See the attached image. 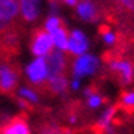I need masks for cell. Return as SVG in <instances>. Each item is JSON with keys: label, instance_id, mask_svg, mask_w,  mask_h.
I'll list each match as a JSON object with an SVG mask.
<instances>
[{"label": "cell", "instance_id": "23", "mask_svg": "<svg viewBox=\"0 0 134 134\" xmlns=\"http://www.w3.org/2000/svg\"><path fill=\"white\" fill-rule=\"evenodd\" d=\"M93 91H95V89H93V87H91V86H89V87H85V89H83V95H85V98L89 97Z\"/></svg>", "mask_w": 134, "mask_h": 134}, {"label": "cell", "instance_id": "16", "mask_svg": "<svg viewBox=\"0 0 134 134\" xmlns=\"http://www.w3.org/2000/svg\"><path fill=\"white\" fill-rule=\"evenodd\" d=\"M104 103H105V98L97 91H93L89 97H86V105H87L91 110L101 109V107L104 105Z\"/></svg>", "mask_w": 134, "mask_h": 134}, {"label": "cell", "instance_id": "12", "mask_svg": "<svg viewBox=\"0 0 134 134\" xmlns=\"http://www.w3.org/2000/svg\"><path fill=\"white\" fill-rule=\"evenodd\" d=\"M0 134H32V130L24 119L17 118L9 121L6 125H3L0 130Z\"/></svg>", "mask_w": 134, "mask_h": 134}, {"label": "cell", "instance_id": "22", "mask_svg": "<svg viewBox=\"0 0 134 134\" xmlns=\"http://www.w3.org/2000/svg\"><path fill=\"white\" fill-rule=\"evenodd\" d=\"M119 3H121L125 9H128V11L134 12V0H119Z\"/></svg>", "mask_w": 134, "mask_h": 134}, {"label": "cell", "instance_id": "24", "mask_svg": "<svg viewBox=\"0 0 134 134\" xmlns=\"http://www.w3.org/2000/svg\"><path fill=\"white\" fill-rule=\"evenodd\" d=\"M62 2L68 6H77V3H79V0H62Z\"/></svg>", "mask_w": 134, "mask_h": 134}, {"label": "cell", "instance_id": "10", "mask_svg": "<svg viewBox=\"0 0 134 134\" xmlns=\"http://www.w3.org/2000/svg\"><path fill=\"white\" fill-rule=\"evenodd\" d=\"M118 116V107L116 105H109L103 110V113L99 115L97 121V128L101 130L104 133L113 134L115 128H113V122H115V118Z\"/></svg>", "mask_w": 134, "mask_h": 134}, {"label": "cell", "instance_id": "25", "mask_svg": "<svg viewBox=\"0 0 134 134\" xmlns=\"http://www.w3.org/2000/svg\"><path fill=\"white\" fill-rule=\"evenodd\" d=\"M8 27H9L8 24H5L3 21H0V35H2V33H5V32L8 30Z\"/></svg>", "mask_w": 134, "mask_h": 134}, {"label": "cell", "instance_id": "14", "mask_svg": "<svg viewBox=\"0 0 134 134\" xmlns=\"http://www.w3.org/2000/svg\"><path fill=\"white\" fill-rule=\"evenodd\" d=\"M51 35V39H53V45H54V50H59V51H63L66 53L68 48V38H69V32L62 26L57 30H54Z\"/></svg>", "mask_w": 134, "mask_h": 134}, {"label": "cell", "instance_id": "17", "mask_svg": "<svg viewBox=\"0 0 134 134\" xmlns=\"http://www.w3.org/2000/svg\"><path fill=\"white\" fill-rule=\"evenodd\" d=\"M62 26L63 24H62L60 17H57V15H50L48 18L44 21V30L47 32V33H53V32L57 30Z\"/></svg>", "mask_w": 134, "mask_h": 134}, {"label": "cell", "instance_id": "5", "mask_svg": "<svg viewBox=\"0 0 134 134\" xmlns=\"http://www.w3.org/2000/svg\"><path fill=\"white\" fill-rule=\"evenodd\" d=\"M109 69L119 77L124 86L130 85L134 79V65L127 59H111L109 62Z\"/></svg>", "mask_w": 134, "mask_h": 134}, {"label": "cell", "instance_id": "19", "mask_svg": "<svg viewBox=\"0 0 134 134\" xmlns=\"http://www.w3.org/2000/svg\"><path fill=\"white\" fill-rule=\"evenodd\" d=\"M121 105L125 109H134V91H125L122 93Z\"/></svg>", "mask_w": 134, "mask_h": 134}, {"label": "cell", "instance_id": "7", "mask_svg": "<svg viewBox=\"0 0 134 134\" xmlns=\"http://www.w3.org/2000/svg\"><path fill=\"white\" fill-rule=\"evenodd\" d=\"M18 85V72L9 63H0V91L12 92Z\"/></svg>", "mask_w": 134, "mask_h": 134}, {"label": "cell", "instance_id": "9", "mask_svg": "<svg viewBox=\"0 0 134 134\" xmlns=\"http://www.w3.org/2000/svg\"><path fill=\"white\" fill-rule=\"evenodd\" d=\"M20 15L18 0H0V21L11 24Z\"/></svg>", "mask_w": 134, "mask_h": 134}, {"label": "cell", "instance_id": "11", "mask_svg": "<svg viewBox=\"0 0 134 134\" xmlns=\"http://www.w3.org/2000/svg\"><path fill=\"white\" fill-rule=\"evenodd\" d=\"M75 11H77L79 18L86 21V23H93V21H97L98 17H99L97 5H95L93 2H89V0H81L80 3H77Z\"/></svg>", "mask_w": 134, "mask_h": 134}, {"label": "cell", "instance_id": "27", "mask_svg": "<svg viewBox=\"0 0 134 134\" xmlns=\"http://www.w3.org/2000/svg\"><path fill=\"white\" fill-rule=\"evenodd\" d=\"M18 105L21 107V109H26V107H27V103L23 101V99H18Z\"/></svg>", "mask_w": 134, "mask_h": 134}, {"label": "cell", "instance_id": "21", "mask_svg": "<svg viewBox=\"0 0 134 134\" xmlns=\"http://www.w3.org/2000/svg\"><path fill=\"white\" fill-rule=\"evenodd\" d=\"M69 89L74 92H79L81 89V80L79 79H71L69 80Z\"/></svg>", "mask_w": 134, "mask_h": 134}, {"label": "cell", "instance_id": "13", "mask_svg": "<svg viewBox=\"0 0 134 134\" xmlns=\"http://www.w3.org/2000/svg\"><path fill=\"white\" fill-rule=\"evenodd\" d=\"M47 87L51 93L54 95H65L66 91L69 89V80L66 79L65 74L62 75H54V77H50L47 80Z\"/></svg>", "mask_w": 134, "mask_h": 134}, {"label": "cell", "instance_id": "2", "mask_svg": "<svg viewBox=\"0 0 134 134\" xmlns=\"http://www.w3.org/2000/svg\"><path fill=\"white\" fill-rule=\"evenodd\" d=\"M27 81L33 86H42L48 80V66L44 57H33L24 68Z\"/></svg>", "mask_w": 134, "mask_h": 134}, {"label": "cell", "instance_id": "8", "mask_svg": "<svg viewBox=\"0 0 134 134\" xmlns=\"http://www.w3.org/2000/svg\"><path fill=\"white\" fill-rule=\"evenodd\" d=\"M20 15L24 21L33 23L41 14V0H18Z\"/></svg>", "mask_w": 134, "mask_h": 134}, {"label": "cell", "instance_id": "6", "mask_svg": "<svg viewBox=\"0 0 134 134\" xmlns=\"http://www.w3.org/2000/svg\"><path fill=\"white\" fill-rule=\"evenodd\" d=\"M47 66H48V79L54 77V75H62L65 74L68 68V57L66 53L59 51V50H53L47 57Z\"/></svg>", "mask_w": 134, "mask_h": 134}, {"label": "cell", "instance_id": "4", "mask_svg": "<svg viewBox=\"0 0 134 134\" xmlns=\"http://www.w3.org/2000/svg\"><path fill=\"white\" fill-rule=\"evenodd\" d=\"M54 50V45H53V39H51V35L47 33L44 30H38L35 32V35L32 38L30 42V51L35 57H47V56Z\"/></svg>", "mask_w": 134, "mask_h": 134}, {"label": "cell", "instance_id": "20", "mask_svg": "<svg viewBox=\"0 0 134 134\" xmlns=\"http://www.w3.org/2000/svg\"><path fill=\"white\" fill-rule=\"evenodd\" d=\"M39 134H62V130L56 124H47V125H42Z\"/></svg>", "mask_w": 134, "mask_h": 134}, {"label": "cell", "instance_id": "1", "mask_svg": "<svg viewBox=\"0 0 134 134\" xmlns=\"http://www.w3.org/2000/svg\"><path fill=\"white\" fill-rule=\"evenodd\" d=\"M101 68V59L97 54L85 53L81 56H77L71 65V75L72 79H89L93 77Z\"/></svg>", "mask_w": 134, "mask_h": 134}, {"label": "cell", "instance_id": "3", "mask_svg": "<svg viewBox=\"0 0 134 134\" xmlns=\"http://www.w3.org/2000/svg\"><path fill=\"white\" fill-rule=\"evenodd\" d=\"M89 48H91V41L83 30L80 29H72L69 32V38H68V48L66 53L68 54L74 56H81L85 53H89Z\"/></svg>", "mask_w": 134, "mask_h": 134}, {"label": "cell", "instance_id": "15", "mask_svg": "<svg viewBox=\"0 0 134 134\" xmlns=\"http://www.w3.org/2000/svg\"><path fill=\"white\" fill-rule=\"evenodd\" d=\"M17 95H18L20 99L26 101L27 104H38L41 101L39 92L35 87H32V86H26V85L20 86L18 89H17Z\"/></svg>", "mask_w": 134, "mask_h": 134}, {"label": "cell", "instance_id": "18", "mask_svg": "<svg viewBox=\"0 0 134 134\" xmlns=\"http://www.w3.org/2000/svg\"><path fill=\"white\" fill-rule=\"evenodd\" d=\"M101 36H103V42L107 47H113L118 42V35L113 30H110L109 27H105V26L101 29Z\"/></svg>", "mask_w": 134, "mask_h": 134}, {"label": "cell", "instance_id": "26", "mask_svg": "<svg viewBox=\"0 0 134 134\" xmlns=\"http://www.w3.org/2000/svg\"><path fill=\"white\" fill-rule=\"evenodd\" d=\"M68 121H69V124H77V115H69V118H68Z\"/></svg>", "mask_w": 134, "mask_h": 134}]
</instances>
